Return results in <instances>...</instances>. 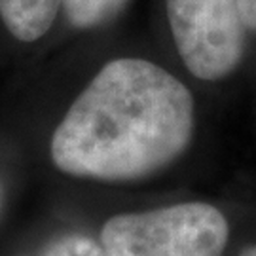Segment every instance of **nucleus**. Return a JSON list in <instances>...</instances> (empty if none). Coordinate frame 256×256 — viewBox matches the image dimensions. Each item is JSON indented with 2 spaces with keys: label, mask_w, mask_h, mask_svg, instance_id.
<instances>
[{
  "label": "nucleus",
  "mask_w": 256,
  "mask_h": 256,
  "mask_svg": "<svg viewBox=\"0 0 256 256\" xmlns=\"http://www.w3.org/2000/svg\"><path fill=\"white\" fill-rule=\"evenodd\" d=\"M194 133L192 93L144 59H114L95 74L52 137L59 171L104 182L160 173Z\"/></svg>",
  "instance_id": "nucleus-1"
},
{
  "label": "nucleus",
  "mask_w": 256,
  "mask_h": 256,
  "mask_svg": "<svg viewBox=\"0 0 256 256\" xmlns=\"http://www.w3.org/2000/svg\"><path fill=\"white\" fill-rule=\"evenodd\" d=\"M228 220L209 203L116 214L101 230L108 256H222Z\"/></svg>",
  "instance_id": "nucleus-2"
},
{
  "label": "nucleus",
  "mask_w": 256,
  "mask_h": 256,
  "mask_svg": "<svg viewBox=\"0 0 256 256\" xmlns=\"http://www.w3.org/2000/svg\"><path fill=\"white\" fill-rule=\"evenodd\" d=\"M167 18L186 68L202 80H220L239 64L245 23L238 0H167Z\"/></svg>",
  "instance_id": "nucleus-3"
},
{
  "label": "nucleus",
  "mask_w": 256,
  "mask_h": 256,
  "mask_svg": "<svg viewBox=\"0 0 256 256\" xmlns=\"http://www.w3.org/2000/svg\"><path fill=\"white\" fill-rule=\"evenodd\" d=\"M63 0H0V18L21 42H34L52 28Z\"/></svg>",
  "instance_id": "nucleus-4"
},
{
  "label": "nucleus",
  "mask_w": 256,
  "mask_h": 256,
  "mask_svg": "<svg viewBox=\"0 0 256 256\" xmlns=\"http://www.w3.org/2000/svg\"><path fill=\"white\" fill-rule=\"evenodd\" d=\"M128 0H63L68 23L76 28H93L106 23Z\"/></svg>",
  "instance_id": "nucleus-5"
},
{
  "label": "nucleus",
  "mask_w": 256,
  "mask_h": 256,
  "mask_svg": "<svg viewBox=\"0 0 256 256\" xmlns=\"http://www.w3.org/2000/svg\"><path fill=\"white\" fill-rule=\"evenodd\" d=\"M44 256H108L106 250L99 245L97 241L80 236V234H70L63 238L55 239L54 243L46 248Z\"/></svg>",
  "instance_id": "nucleus-6"
},
{
  "label": "nucleus",
  "mask_w": 256,
  "mask_h": 256,
  "mask_svg": "<svg viewBox=\"0 0 256 256\" xmlns=\"http://www.w3.org/2000/svg\"><path fill=\"white\" fill-rule=\"evenodd\" d=\"M245 27L256 30V0H238Z\"/></svg>",
  "instance_id": "nucleus-7"
},
{
  "label": "nucleus",
  "mask_w": 256,
  "mask_h": 256,
  "mask_svg": "<svg viewBox=\"0 0 256 256\" xmlns=\"http://www.w3.org/2000/svg\"><path fill=\"white\" fill-rule=\"evenodd\" d=\"M239 256H256V247H250V248H247L245 252H241Z\"/></svg>",
  "instance_id": "nucleus-8"
}]
</instances>
